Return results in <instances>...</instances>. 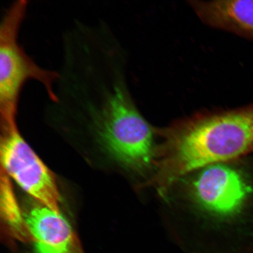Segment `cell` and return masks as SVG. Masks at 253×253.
<instances>
[{"mask_svg": "<svg viewBox=\"0 0 253 253\" xmlns=\"http://www.w3.org/2000/svg\"><path fill=\"white\" fill-rule=\"evenodd\" d=\"M154 169L146 187L160 197L189 173L230 162L253 151V103L223 112L199 114L156 128Z\"/></svg>", "mask_w": 253, "mask_h": 253, "instance_id": "cell-1", "label": "cell"}, {"mask_svg": "<svg viewBox=\"0 0 253 253\" xmlns=\"http://www.w3.org/2000/svg\"><path fill=\"white\" fill-rule=\"evenodd\" d=\"M82 121L123 166L144 178V183L150 179L156 153V128L138 110L128 84L95 95L87 104Z\"/></svg>", "mask_w": 253, "mask_h": 253, "instance_id": "cell-2", "label": "cell"}, {"mask_svg": "<svg viewBox=\"0 0 253 253\" xmlns=\"http://www.w3.org/2000/svg\"><path fill=\"white\" fill-rule=\"evenodd\" d=\"M28 5L25 0L14 2L0 23V122H17L20 95L28 81L39 82L50 101L55 100L58 71L41 67L19 42Z\"/></svg>", "mask_w": 253, "mask_h": 253, "instance_id": "cell-3", "label": "cell"}, {"mask_svg": "<svg viewBox=\"0 0 253 253\" xmlns=\"http://www.w3.org/2000/svg\"><path fill=\"white\" fill-rule=\"evenodd\" d=\"M1 125V159L4 172L38 202L57 213L60 196L51 171L21 135L17 122Z\"/></svg>", "mask_w": 253, "mask_h": 253, "instance_id": "cell-4", "label": "cell"}, {"mask_svg": "<svg viewBox=\"0 0 253 253\" xmlns=\"http://www.w3.org/2000/svg\"><path fill=\"white\" fill-rule=\"evenodd\" d=\"M37 253H71L75 235L62 213L38 202L25 216Z\"/></svg>", "mask_w": 253, "mask_h": 253, "instance_id": "cell-5", "label": "cell"}, {"mask_svg": "<svg viewBox=\"0 0 253 253\" xmlns=\"http://www.w3.org/2000/svg\"><path fill=\"white\" fill-rule=\"evenodd\" d=\"M204 23L253 41V0L190 1Z\"/></svg>", "mask_w": 253, "mask_h": 253, "instance_id": "cell-6", "label": "cell"}]
</instances>
